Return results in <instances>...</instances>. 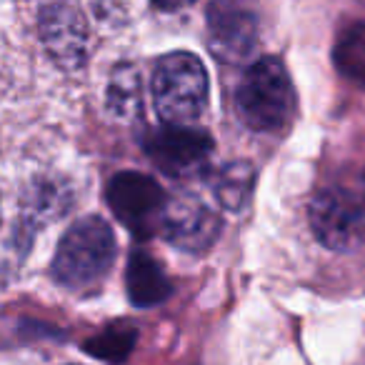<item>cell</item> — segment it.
I'll return each mask as SVG.
<instances>
[{
  "label": "cell",
  "mask_w": 365,
  "mask_h": 365,
  "mask_svg": "<svg viewBox=\"0 0 365 365\" xmlns=\"http://www.w3.org/2000/svg\"><path fill=\"white\" fill-rule=\"evenodd\" d=\"M158 8H163V11H178V8H185L190 6L193 0H153Z\"/></svg>",
  "instance_id": "obj_15"
},
{
  "label": "cell",
  "mask_w": 365,
  "mask_h": 365,
  "mask_svg": "<svg viewBox=\"0 0 365 365\" xmlns=\"http://www.w3.org/2000/svg\"><path fill=\"white\" fill-rule=\"evenodd\" d=\"M335 66L348 81L365 88V21L340 33L335 43Z\"/></svg>",
  "instance_id": "obj_13"
},
{
  "label": "cell",
  "mask_w": 365,
  "mask_h": 365,
  "mask_svg": "<svg viewBox=\"0 0 365 365\" xmlns=\"http://www.w3.org/2000/svg\"><path fill=\"white\" fill-rule=\"evenodd\" d=\"M160 235L185 253H205L220 235V218L198 195L178 193L168 198Z\"/></svg>",
  "instance_id": "obj_6"
},
{
  "label": "cell",
  "mask_w": 365,
  "mask_h": 365,
  "mask_svg": "<svg viewBox=\"0 0 365 365\" xmlns=\"http://www.w3.org/2000/svg\"><path fill=\"white\" fill-rule=\"evenodd\" d=\"M133 343H135V330L128 328V325H113V328L103 330L101 335L88 340L86 350L93 355V358L120 363V360H125L128 353L133 350Z\"/></svg>",
  "instance_id": "obj_14"
},
{
  "label": "cell",
  "mask_w": 365,
  "mask_h": 365,
  "mask_svg": "<svg viewBox=\"0 0 365 365\" xmlns=\"http://www.w3.org/2000/svg\"><path fill=\"white\" fill-rule=\"evenodd\" d=\"M208 71L193 53L178 51L160 58L153 73V103L173 125H190L208 106Z\"/></svg>",
  "instance_id": "obj_3"
},
{
  "label": "cell",
  "mask_w": 365,
  "mask_h": 365,
  "mask_svg": "<svg viewBox=\"0 0 365 365\" xmlns=\"http://www.w3.org/2000/svg\"><path fill=\"white\" fill-rule=\"evenodd\" d=\"M106 200L115 218L135 238H150V235L160 233L168 198L160 182H155L150 175L135 170L118 173L108 182Z\"/></svg>",
  "instance_id": "obj_4"
},
{
  "label": "cell",
  "mask_w": 365,
  "mask_h": 365,
  "mask_svg": "<svg viewBox=\"0 0 365 365\" xmlns=\"http://www.w3.org/2000/svg\"><path fill=\"white\" fill-rule=\"evenodd\" d=\"M258 43V18L243 0H213L208 6V46L218 61L243 63Z\"/></svg>",
  "instance_id": "obj_7"
},
{
  "label": "cell",
  "mask_w": 365,
  "mask_h": 365,
  "mask_svg": "<svg viewBox=\"0 0 365 365\" xmlns=\"http://www.w3.org/2000/svg\"><path fill=\"white\" fill-rule=\"evenodd\" d=\"M106 108L118 120H130L140 110V76L128 63L113 68L106 91Z\"/></svg>",
  "instance_id": "obj_11"
},
{
  "label": "cell",
  "mask_w": 365,
  "mask_h": 365,
  "mask_svg": "<svg viewBox=\"0 0 365 365\" xmlns=\"http://www.w3.org/2000/svg\"><path fill=\"white\" fill-rule=\"evenodd\" d=\"M310 228L325 248L350 250L363 240V208L343 190H325L310 203Z\"/></svg>",
  "instance_id": "obj_8"
},
{
  "label": "cell",
  "mask_w": 365,
  "mask_h": 365,
  "mask_svg": "<svg viewBox=\"0 0 365 365\" xmlns=\"http://www.w3.org/2000/svg\"><path fill=\"white\" fill-rule=\"evenodd\" d=\"M148 158L170 178H195L208 168L213 138L200 128L165 123L145 133Z\"/></svg>",
  "instance_id": "obj_5"
},
{
  "label": "cell",
  "mask_w": 365,
  "mask_h": 365,
  "mask_svg": "<svg viewBox=\"0 0 365 365\" xmlns=\"http://www.w3.org/2000/svg\"><path fill=\"white\" fill-rule=\"evenodd\" d=\"M115 263V233L98 215L73 223L61 238L53 258V278L71 290L98 285Z\"/></svg>",
  "instance_id": "obj_1"
},
{
  "label": "cell",
  "mask_w": 365,
  "mask_h": 365,
  "mask_svg": "<svg viewBox=\"0 0 365 365\" xmlns=\"http://www.w3.org/2000/svg\"><path fill=\"white\" fill-rule=\"evenodd\" d=\"M41 38L48 56L63 68H81L88 58V26L68 3H51L41 11Z\"/></svg>",
  "instance_id": "obj_9"
},
{
  "label": "cell",
  "mask_w": 365,
  "mask_h": 365,
  "mask_svg": "<svg viewBox=\"0 0 365 365\" xmlns=\"http://www.w3.org/2000/svg\"><path fill=\"white\" fill-rule=\"evenodd\" d=\"M255 182V170L248 163L233 160L228 165H223L213 175L210 190H213L215 200L228 210H240L248 203L250 193H253Z\"/></svg>",
  "instance_id": "obj_12"
},
{
  "label": "cell",
  "mask_w": 365,
  "mask_h": 365,
  "mask_svg": "<svg viewBox=\"0 0 365 365\" xmlns=\"http://www.w3.org/2000/svg\"><path fill=\"white\" fill-rule=\"evenodd\" d=\"M235 108L248 128L278 133L295 115V88L283 61L268 56L255 61L240 78Z\"/></svg>",
  "instance_id": "obj_2"
},
{
  "label": "cell",
  "mask_w": 365,
  "mask_h": 365,
  "mask_svg": "<svg viewBox=\"0 0 365 365\" xmlns=\"http://www.w3.org/2000/svg\"><path fill=\"white\" fill-rule=\"evenodd\" d=\"M125 290L128 298L138 308H153L170 295V280H168L163 265L145 250H135L128 258L125 268Z\"/></svg>",
  "instance_id": "obj_10"
}]
</instances>
